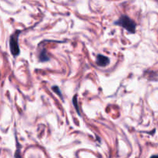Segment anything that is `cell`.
Here are the masks:
<instances>
[{"label":"cell","mask_w":158,"mask_h":158,"mask_svg":"<svg viewBox=\"0 0 158 158\" xmlns=\"http://www.w3.org/2000/svg\"><path fill=\"white\" fill-rule=\"evenodd\" d=\"M114 24L116 26H120L126 29L129 33L134 34L137 31V23L134 20H133L131 17L126 15H120V18L114 22Z\"/></svg>","instance_id":"cell-1"},{"label":"cell","mask_w":158,"mask_h":158,"mask_svg":"<svg viewBox=\"0 0 158 158\" xmlns=\"http://www.w3.org/2000/svg\"><path fill=\"white\" fill-rule=\"evenodd\" d=\"M22 30H15L9 38V48L10 52L14 57H16L20 54V48L19 45V37Z\"/></svg>","instance_id":"cell-2"},{"label":"cell","mask_w":158,"mask_h":158,"mask_svg":"<svg viewBox=\"0 0 158 158\" xmlns=\"http://www.w3.org/2000/svg\"><path fill=\"white\" fill-rule=\"evenodd\" d=\"M110 63V60L106 56L103 55V54H97V58H96V64L99 67H106Z\"/></svg>","instance_id":"cell-3"},{"label":"cell","mask_w":158,"mask_h":158,"mask_svg":"<svg viewBox=\"0 0 158 158\" xmlns=\"http://www.w3.org/2000/svg\"><path fill=\"white\" fill-rule=\"evenodd\" d=\"M38 59L40 62H47L50 60V57H49L48 51L46 50V48H42L41 50L40 51L38 54Z\"/></svg>","instance_id":"cell-4"},{"label":"cell","mask_w":158,"mask_h":158,"mask_svg":"<svg viewBox=\"0 0 158 158\" xmlns=\"http://www.w3.org/2000/svg\"><path fill=\"white\" fill-rule=\"evenodd\" d=\"M52 90L59 96V97H60V99H61L63 101V94H62V91L61 90H60V87L56 86V85H53V86H52Z\"/></svg>","instance_id":"cell-5"},{"label":"cell","mask_w":158,"mask_h":158,"mask_svg":"<svg viewBox=\"0 0 158 158\" xmlns=\"http://www.w3.org/2000/svg\"><path fill=\"white\" fill-rule=\"evenodd\" d=\"M15 158H22L21 156V145L16 139V151L15 153Z\"/></svg>","instance_id":"cell-6"},{"label":"cell","mask_w":158,"mask_h":158,"mask_svg":"<svg viewBox=\"0 0 158 158\" xmlns=\"http://www.w3.org/2000/svg\"><path fill=\"white\" fill-rule=\"evenodd\" d=\"M77 94H75L73 99V105L75 106L76 111L77 112L78 115H80V116H81V114H80V111H79V107H78V105H77Z\"/></svg>","instance_id":"cell-7"},{"label":"cell","mask_w":158,"mask_h":158,"mask_svg":"<svg viewBox=\"0 0 158 158\" xmlns=\"http://www.w3.org/2000/svg\"><path fill=\"white\" fill-rule=\"evenodd\" d=\"M150 158H158V155H153Z\"/></svg>","instance_id":"cell-8"}]
</instances>
